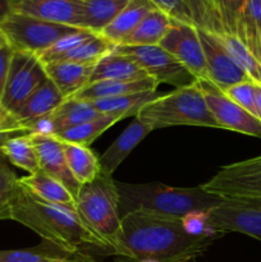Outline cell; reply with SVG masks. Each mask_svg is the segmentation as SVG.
Listing matches in <instances>:
<instances>
[{"mask_svg": "<svg viewBox=\"0 0 261 262\" xmlns=\"http://www.w3.org/2000/svg\"><path fill=\"white\" fill-rule=\"evenodd\" d=\"M241 41L257 58L261 54V0H247L238 20L237 32Z\"/></svg>", "mask_w": 261, "mask_h": 262, "instance_id": "cell-29", "label": "cell"}, {"mask_svg": "<svg viewBox=\"0 0 261 262\" xmlns=\"http://www.w3.org/2000/svg\"><path fill=\"white\" fill-rule=\"evenodd\" d=\"M159 45L183 64L197 81H207V68L197 28L174 20Z\"/></svg>", "mask_w": 261, "mask_h": 262, "instance_id": "cell-12", "label": "cell"}, {"mask_svg": "<svg viewBox=\"0 0 261 262\" xmlns=\"http://www.w3.org/2000/svg\"><path fill=\"white\" fill-rule=\"evenodd\" d=\"M146 78H148V74L135 59L118 53L114 49L97 61L89 83L102 81H140Z\"/></svg>", "mask_w": 261, "mask_h": 262, "instance_id": "cell-19", "label": "cell"}, {"mask_svg": "<svg viewBox=\"0 0 261 262\" xmlns=\"http://www.w3.org/2000/svg\"><path fill=\"white\" fill-rule=\"evenodd\" d=\"M206 228L216 235L241 233L261 241V200L229 197L205 216Z\"/></svg>", "mask_w": 261, "mask_h": 262, "instance_id": "cell-7", "label": "cell"}, {"mask_svg": "<svg viewBox=\"0 0 261 262\" xmlns=\"http://www.w3.org/2000/svg\"><path fill=\"white\" fill-rule=\"evenodd\" d=\"M201 187L206 192L224 199L261 200V155L223 166Z\"/></svg>", "mask_w": 261, "mask_h": 262, "instance_id": "cell-9", "label": "cell"}, {"mask_svg": "<svg viewBox=\"0 0 261 262\" xmlns=\"http://www.w3.org/2000/svg\"><path fill=\"white\" fill-rule=\"evenodd\" d=\"M95 262H97V261H95Z\"/></svg>", "mask_w": 261, "mask_h": 262, "instance_id": "cell-49", "label": "cell"}, {"mask_svg": "<svg viewBox=\"0 0 261 262\" xmlns=\"http://www.w3.org/2000/svg\"><path fill=\"white\" fill-rule=\"evenodd\" d=\"M31 129L22 123L18 122L17 118L12 113H5L4 115L0 117V160H4L2 156V147L8 140L17 136L30 135Z\"/></svg>", "mask_w": 261, "mask_h": 262, "instance_id": "cell-40", "label": "cell"}, {"mask_svg": "<svg viewBox=\"0 0 261 262\" xmlns=\"http://www.w3.org/2000/svg\"><path fill=\"white\" fill-rule=\"evenodd\" d=\"M100 115H102V113L97 112L91 102L69 97L64 100L46 119L38 122L33 128V133H49L56 136Z\"/></svg>", "mask_w": 261, "mask_h": 262, "instance_id": "cell-16", "label": "cell"}, {"mask_svg": "<svg viewBox=\"0 0 261 262\" xmlns=\"http://www.w3.org/2000/svg\"><path fill=\"white\" fill-rule=\"evenodd\" d=\"M197 32H199L202 50L205 54V60H206L207 81L211 82L215 87L222 91H225L241 82L251 81L248 74L228 53L215 33L201 30V28H197Z\"/></svg>", "mask_w": 261, "mask_h": 262, "instance_id": "cell-13", "label": "cell"}, {"mask_svg": "<svg viewBox=\"0 0 261 262\" xmlns=\"http://www.w3.org/2000/svg\"><path fill=\"white\" fill-rule=\"evenodd\" d=\"M76 212L104 243L107 252L119 255L122 215L117 182L113 177L100 173L94 181L81 186L76 196Z\"/></svg>", "mask_w": 261, "mask_h": 262, "instance_id": "cell-4", "label": "cell"}, {"mask_svg": "<svg viewBox=\"0 0 261 262\" xmlns=\"http://www.w3.org/2000/svg\"><path fill=\"white\" fill-rule=\"evenodd\" d=\"M96 64H79L72 61H53L45 64L48 78L58 87L66 99L89 84Z\"/></svg>", "mask_w": 261, "mask_h": 262, "instance_id": "cell-21", "label": "cell"}, {"mask_svg": "<svg viewBox=\"0 0 261 262\" xmlns=\"http://www.w3.org/2000/svg\"><path fill=\"white\" fill-rule=\"evenodd\" d=\"M159 96H161V94H159L158 91H146L112 97V99L97 100V101H92L91 104L97 112L102 114L123 115L124 118H128L130 115H137L141 107L158 99Z\"/></svg>", "mask_w": 261, "mask_h": 262, "instance_id": "cell-31", "label": "cell"}, {"mask_svg": "<svg viewBox=\"0 0 261 262\" xmlns=\"http://www.w3.org/2000/svg\"><path fill=\"white\" fill-rule=\"evenodd\" d=\"M155 5L150 0H130L127 7L117 15L114 20L101 31L100 35L115 46L122 45L124 38L140 25L141 20L148 14Z\"/></svg>", "mask_w": 261, "mask_h": 262, "instance_id": "cell-23", "label": "cell"}, {"mask_svg": "<svg viewBox=\"0 0 261 262\" xmlns=\"http://www.w3.org/2000/svg\"><path fill=\"white\" fill-rule=\"evenodd\" d=\"M15 0H0V25L15 13Z\"/></svg>", "mask_w": 261, "mask_h": 262, "instance_id": "cell-42", "label": "cell"}, {"mask_svg": "<svg viewBox=\"0 0 261 262\" xmlns=\"http://www.w3.org/2000/svg\"><path fill=\"white\" fill-rule=\"evenodd\" d=\"M119 211L122 216L133 211H145L161 216L184 219L196 212H207L224 197L206 192L201 186L176 188L161 183H120Z\"/></svg>", "mask_w": 261, "mask_h": 262, "instance_id": "cell-3", "label": "cell"}, {"mask_svg": "<svg viewBox=\"0 0 261 262\" xmlns=\"http://www.w3.org/2000/svg\"><path fill=\"white\" fill-rule=\"evenodd\" d=\"M207 107L220 129L261 138V120L250 114L209 81H197Z\"/></svg>", "mask_w": 261, "mask_h": 262, "instance_id": "cell-11", "label": "cell"}, {"mask_svg": "<svg viewBox=\"0 0 261 262\" xmlns=\"http://www.w3.org/2000/svg\"><path fill=\"white\" fill-rule=\"evenodd\" d=\"M19 182L38 199L76 210V199L69 189L58 179L53 178L41 169H38L36 173L19 178Z\"/></svg>", "mask_w": 261, "mask_h": 262, "instance_id": "cell-22", "label": "cell"}, {"mask_svg": "<svg viewBox=\"0 0 261 262\" xmlns=\"http://www.w3.org/2000/svg\"><path fill=\"white\" fill-rule=\"evenodd\" d=\"M31 136L37 152L41 170L63 183L76 199L81 184L74 179L69 170L61 141L49 133H31Z\"/></svg>", "mask_w": 261, "mask_h": 262, "instance_id": "cell-14", "label": "cell"}, {"mask_svg": "<svg viewBox=\"0 0 261 262\" xmlns=\"http://www.w3.org/2000/svg\"><path fill=\"white\" fill-rule=\"evenodd\" d=\"M5 113H8L7 110L4 109V107H3V105H2V102H0V117H2V115H4Z\"/></svg>", "mask_w": 261, "mask_h": 262, "instance_id": "cell-45", "label": "cell"}, {"mask_svg": "<svg viewBox=\"0 0 261 262\" xmlns=\"http://www.w3.org/2000/svg\"><path fill=\"white\" fill-rule=\"evenodd\" d=\"M136 119L150 124L154 130L176 125L219 128L197 82L150 101L141 107Z\"/></svg>", "mask_w": 261, "mask_h": 262, "instance_id": "cell-5", "label": "cell"}, {"mask_svg": "<svg viewBox=\"0 0 261 262\" xmlns=\"http://www.w3.org/2000/svg\"><path fill=\"white\" fill-rule=\"evenodd\" d=\"M15 13L82 30L83 3L79 0H15Z\"/></svg>", "mask_w": 261, "mask_h": 262, "instance_id": "cell-15", "label": "cell"}, {"mask_svg": "<svg viewBox=\"0 0 261 262\" xmlns=\"http://www.w3.org/2000/svg\"><path fill=\"white\" fill-rule=\"evenodd\" d=\"M117 46L101 35H95L69 53L59 56L54 61H72L79 64H96L100 59L112 53ZM53 63V61H51Z\"/></svg>", "mask_w": 261, "mask_h": 262, "instance_id": "cell-32", "label": "cell"}, {"mask_svg": "<svg viewBox=\"0 0 261 262\" xmlns=\"http://www.w3.org/2000/svg\"><path fill=\"white\" fill-rule=\"evenodd\" d=\"M255 102H256V112H257V118L261 120V84H256Z\"/></svg>", "mask_w": 261, "mask_h": 262, "instance_id": "cell-43", "label": "cell"}, {"mask_svg": "<svg viewBox=\"0 0 261 262\" xmlns=\"http://www.w3.org/2000/svg\"><path fill=\"white\" fill-rule=\"evenodd\" d=\"M247 0H212L215 14L222 26L223 33L237 32L238 20L246 7Z\"/></svg>", "mask_w": 261, "mask_h": 262, "instance_id": "cell-34", "label": "cell"}, {"mask_svg": "<svg viewBox=\"0 0 261 262\" xmlns=\"http://www.w3.org/2000/svg\"><path fill=\"white\" fill-rule=\"evenodd\" d=\"M10 220L25 225L66 252H79L82 246L106 251L104 243L82 222L76 210L38 199L19 181L10 209Z\"/></svg>", "mask_w": 261, "mask_h": 262, "instance_id": "cell-2", "label": "cell"}, {"mask_svg": "<svg viewBox=\"0 0 261 262\" xmlns=\"http://www.w3.org/2000/svg\"><path fill=\"white\" fill-rule=\"evenodd\" d=\"M61 145H63L64 155H66L69 170L81 186L90 183L99 176V158L95 155L91 148L76 145V143L64 142V141H61Z\"/></svg>", "mask_w": 261, "mask_h": 262, "instance_id": "cell-26", "label": "cell"}, {"mask_svg": "<svg viewBox=\"0 0 261 262\" xmlns=\"http://www.w3.org/2000/svg\"><path fill=\"white\" fill-rule=\"evenodd\" d=\"M79 2H82V3H83V2H89V0H79Z\"/></svg>", "mask_w": 261, "mask_h": 262, "instance_id": "cell-47", "label": "cell"}, {"mask_svg": "<svg viewBox=\"0 0 261 262\" xmlns=\"http://www.w3.org/2000/svg\"><path fill=\"white\" fill-rule=\"evenodd\" d=\"M150 2L155 5V8L165 13L176 22L194 26L193 18L184 0H150Z\"/></svg>", "mask_w": 261, "mask_h": 262, "instance_id": "cell-39", "label": "cell"}, {"mask_svg": "<svg viewBox=\"0 0 261 262\" xmlns=\"http://www.w3.org/2000/svg\"><path fill=\"white\" fill-rule=\"evenodd\" d=\"M96 260L82 251L66 252L56 247L49 250L48 247L25 248V250H0V262H95Z\"/></svg>", "mask_w": 261, "mask_h": 262, "instance_id": "cell-25", "label": "cell"}, {"mask_svg": "<svg viewBox=\"0 0 261 262\" xmlns=\"http://www.w3.org/2000/svg\"><path fill=\"white\" fill-rule=\"evenodd\" d=\"M174 20L158 8L151 10L140 25L124 38L122 45L128 46H148L159 45L164 36L171 27ZM119 46V45H118Z\"/></svg>", "mask_w": 261, "mask_h": 262, "instance_id": "cell-24", "label": "cell"}, {"mask_svg": "<svg viewBox=\"0 0 261 262\" xmlns=\"http://www.w3.org/2000/svg\"><path fill=\"white\" fill-rule=\"evenodd\" d=\"M95 35H96V33L91 32V31L77 30L74 31V32H71L68 33V35L59 38L54 45H51L50 48L46 49L44 53L38 54V56H40L41 61H42L44 64L51 63V61H54L55 59H58L59 56L69 53V51L76 49L77 46L83 43L84 41H87L89 38H91L92 36Z\"/></svg>", "mask_w": 261, "mask_h": 262, "instance_id": "cell-36", "label": "cell"}, {"mask_svg": "<svg viewBox=\"0 0 261 262\" xmlns=\"http://www.w3.org/2000/svg\"><path fill=\"white\" fill-rule=\"evenodd\" d=\"M255 91L256 83L252 81H245L241 83L234 84V86L227 89L224 92L230 100L242 106L243 109L247 110L250 114L255 115L257 118V112H256V102H255Z\"/></svg>", "mask_w": 261, "mask_h": 262, "instance_id": "cell-38", "label": "cell"}, {"mask_svg": "<svg viewBox=\"0 0 261 262\" xmlns=\"http://www.w3.org/2000/svg\"><path fill=\"white\" fill-rule=\"evenodd\" d=\"M2 156L3 159H7L10 164L23 169L30 174L36 173L40 169L38 156L33 146L31 133L8 140L2 147Z\"/></svg>", "mask_w": 261, "mask_h": 262, "instance_id": "cell-30", "label": "cell"}, {"mask_svg": "<svg viewBox=\"0 0 261 262\" xmlns=\"http://www.w3.org/2000/svg\"><path fill=\"white\" fill-rule=\"evenodd\" d=\"M18 178L4 160H0V220H10V209L18 187Z\"/></svg>", "mask_w": 261, "mask_h": 262, "instance_id": "cell-37", "label": "cell"}, {"mask_svg": "<svg viewBox=\"0 0 261 262\" xmlns=\"http://www.w3.org/2000/svg\"><path fill=\"white\" fill-rule=\"evenodd\" d=\"M154 130L147 123L136 119L130 123L124 132L107 147V150L99 158L100 173L104 176L113 177V173L118 169V166L130 155L133 150L140 145L147 135Z\"/></svg>", "mask_w": 261, "mask_h": 262, "instance_id": "cell-18", "label": "cell"}, {"mask_svg": "<svg viewBox=\"0 0 261 262\" xmlns=\"http://www.w3.org/2000/svg\"><path fill=\"white\" fill-rule=\"evenodd\" d=\"M13 54H14V50H13L12 46L7 45L4 48H0V99H2L3 94H4Z\"/></svg>", "mask_w": 261, "mask_h": 262, "instance_id": "cell-41", "label": "cell"}, {"mask_svg": "<svg viewBox=\"0 0 261 262\" xmlns=\"http://www.w3.org/2000/svg\"><path fill=\"white\" fill-rule=\"evenodd\" d=\"M7 45H9V43H8V41H7V38H5L4 33L0 31V48H4V46H7Z\"/></svg>", "mask_w": 261, "mask_h": 262, "instance_id": "cell-44", "label": "cell"}, {"mask_svg": "<svg viewBox=\"0 0 261 262\" xmlns=\"http://www.w3.org/2000/svg\"><path fill=\"white\" fill-rule=\"evenodd\" d=\"M115 51L135 59L148 77L155 79L159 84L166 83L179 87L189 86L196 83L197 79L188 69L179 63L170 53L161 48L160 45L148 46H128L119 45Z\"/></svg>", "mask_w": 261, "mask_h": 262, "instance_id": "cell-10", "label": "cell"}, {"mask_svg": "<svg viewBox=\"0 0 261 262\" xmlns=\"http://www.w3.org/2000/svg\"><path fill=\"white\" fill-rule=\"evenodd\" d=\"M158 86V82L151 77L146 79H140V81H102L86 84L83 89L79 90L71 97L76 100H82V101L92 102L97 101V100L138 94V92L156 91Z\"/></svg>", "mask_w": 261, "mask_h": 262, "instance_id": "cell-20", "label": "cell"}, {"mask_svg": "<svg viewBox=\"0 0 261 262\" xmlns=\"http://www.w3.org/2000/svg\"><path fill=\"white\" fill-rule=\"evenodd\" d=\"M216 234H193L183 219L133 211L122 216L120 252L128 262H192L201 257Z\"/></svg>", "mask_w": 261, "mask_h": 262, "instance_id": "cell-1", "label": "cell"}, {"mask_svg": "<svg viewBox=\"0 0 261 262\" xmlns=\"http://www.w3.org/2000/svg\"><path fill=\"white\" fill-rule=\"evenodd\" d=\"M46 79L45 64L37 54L14 50L4 94L0 99L3 107L14 113Z\"/></svg>", "mask_w": 261, "mask_h": 262, "instance_id": "cell-8", "label": "cell"}, {"mask_svg": "<svg viewBox=\"0 0 261 262\" xmlns=\"http://www.w3.org/2000/svg\"><path fill=\"white\" fill-rule=\"evenodd\" d=\"M130 0H89L83 2L82 30L100 35Z\"/></svg>", "mask_w": 261, "mask_h": 262, "instance_id": "cell-27", "label": "cell"}, {"mask_svg": "<svg viewBox=\"0 0 261 262\" xmlns=\"http://www.w3.org/2000/svg\"><path fill=\"white\" fill-rule=\"evenodd\" d=\"M197 28L212 33H223L211 0H184Z\"/></svg>", "mask_w": 261, "mask_h": 262, "instance_id": "cell-35", "label": "cell"}, {"mask_svg": "<svg viewBox=\"0 0 261 262\" xmlns=\"http://www.w3.org/2000/svg\"><path fill=\"white\" fill-rule=\"evenodd\" d=\"M125 119L123 115H112V114H102L90 122L79 124L77 127L69 128L64 132L59 133L55 137H58L64 142L76 143V145L86 146L90 147L97 137L102 135L106 129L117 124L120 120ZM54 136V135H53Z\"/></svg>", "mask_w": 261, "mask_h": 262, "instance_id": "cell-28", "label": "cell"}, {"mask_svg": "<svg viewBox=\"0 0 261 262\" xmlns=\"http://www.w3.org/2000/svg\"><path fill=\"white\" fill-rule=\"evenodd\" d=\"M211 2H212V0H211Z\"/></svg>", "mask_w": 261, "mask_h": 262, "instance_id": "cell-50", "label": "cell"}, {"mask_svg": "<svg viewBox=\"0 0 261 262\" xmlns=\"http://www.w3.org/2000/svg\"><path fill=\"white\" fill-rule=\"evenodd\" d=\"M222 41L228 53L233 56L241 68L248 74L251 81L256 84H261V64L255 55L247 49V46L238 38L237 35L232 33H215Z\"/></svg>", "mask_w": 261, "mask_h": 262, "instance_id": "cell-33", "label": "cell"}, {"mask_svg": "<svg viewBox=\"0 0 261 262\" xmlns=\"http://www.w3.org/2000/svg\"><path fill=\"white\" fill-rule=\"evenodd\" d=\"M66 100L58 87L46 79L14 113H12L18 122L28 127L33 133V128L41 120L46 119L56 107Z\"/></svg>", "mask_w": 261, "mask_h": 262, "instance_id": "cell-17", "label": "cell"}, {"mask_svg": "<svg viewBox=\"0 0 261 262\" xmlns=\"http://www.w3.org/2000/svg\"><path fill=\"white\" fill-rule=\"evenodd\" d=\"M81 28L46 22L30 15L14 13L0 25L13 50L41 54L56 42L60 37Z\"/></svg>", "mask_w": 261, "mask_h": 262, "instance_id": "cell-6", "label": "cell"}, {"mask_svg": "<svg viewBox=\"0 0 261 262\" xmlns=\"http://www.w3.org/2000/svg\"><path fill=\"white\" fill-rule=\"evenodd\" d=\"M257 60H258V61H260V64H261V54H260V55H258V56H257Z\"/></svg>", "mask_w": 261, "mask_h": 262, "instance_id": "cell-46", "label": "cell"}, {"mask_svg": "<svg viewBox=\"0 0 261 262\" xmlns=\"http://www.w3.org/2000/svg\"><path fill=\"white\" fill-rule=\"evenodd\" d=\"M145 262H155V261H145Z\"/></svg>", "mask_w": 261, "mask_h": 262, "instance_id": "cell-48", "label": "cell"}]
</instances>
